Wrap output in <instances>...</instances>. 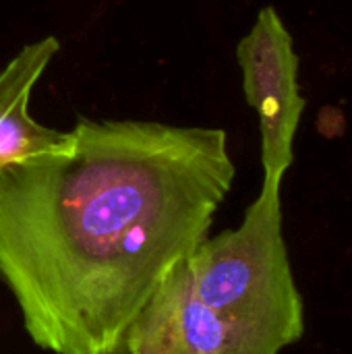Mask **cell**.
I'll return each mask as SVG.
<instances>
[{"label": "cell", "mask_w": 352, "mask_h": 354, "mask_svg": "<svg viewBox=\"0 0 352 354\" xmlns=\"http://www.w3.org/2000/svg\"><path fill=\"white\" fill-rule=\"evenodd\" d=\"M129 354H243L228 328L193 292L187 259L176 263L135 317Z\"/></svg>", "instance_id": "4"}, {"label": "cell", "mask_w": 352, "mask_h": 354, "mask_svg": "<svg viewBox=\"0 0 352 354\" xmlns=\"http://www.w3.org/2000/svg\"><path fill=\"white\" fill-rule=\"evenodd\" d=\"M54 35L27 44L0 73V170L60 145L66 131L48 129L29 114L31 89L58 52Z\"/></svg>", "instance_id": "5"}, {"label": "cell", "mask_w": 352, "mask_h": 354, "mask_svg": "<svg viewBox=\"0 0 352 354\" xmlns=\"http://www.w3.org/2000/svg\"><path fill=\"white\" fill-rule=\"evenodd\" d=\"M280 183L263 180L237 228L207 236L189 257L195 297L243 354H280L305 332V307L282 234Z\"/></svg>", "instance_id": "2"}, {"label": "cell", "mask_w": 352, "mask_h": 354, "mask_svg": "<svg viewBox=\"0 0 352 354\" xmlns=\"http://www.w3.org/2000/svg\"><path fill=\"white\" fill-rule=\"evenodd\" d=\"M234 176L224 129L83 116L0 170V280L31 342L129 354L135 317L207 239Z\"/></svg>", "instance_id": "1"}, {"label": "cell", "mask_w": 352, "mask_h": 354, "mask_svg": "<svg viewBox=\"0 0 352 354\" xmlns=\"http://www.w3.org/2000/svg\"><path fill=\"white\" fill-rule=\"evenodd\" d=\"M247 104L259 116L263 180L280 183L295 160V137L307 106L299 87V56L293 35L274 6L259 10L239 41Z\"/></svg>", "instance_id": "3"}]
</instances>
